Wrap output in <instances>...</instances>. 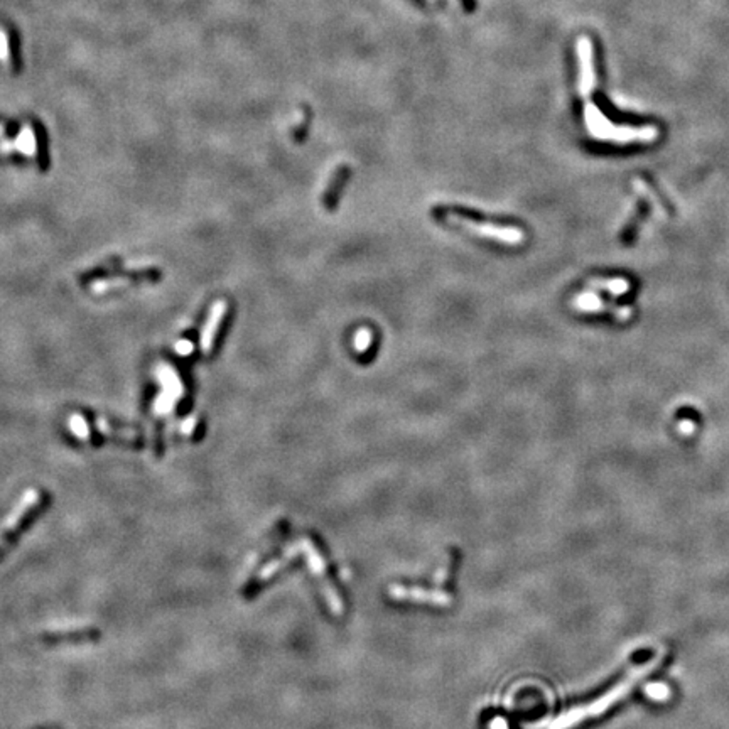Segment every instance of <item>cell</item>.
Returning <instances> with one entry per match:
<instances>
[{
	"label": "cell",
	"instance_id": "cell-18",
	"mask_svg": "<svg viewBox=\"0 0 729 729\" xmlns=\"http://www.w3.org/2000/svg\"><path fill=\"white\" fill-rule=\"evenodd\" d=\"M679 429H681L682 434L689 436V434L694 432V423H691V420H682V423L679 424Z\"/></svg>",
	"mask_w": 729,
	"mask_h": 729
},
{
	"label": "cell",
	"instance_id": "cell-6",
	"mask_svg": "<svg viewBox=\"0 0 729 729\" xmlns=\"http://www.w3.org/2000/svg\"><path fill=\"white\" fill-rule=\"evenodd\" d=\"M101 633L97 626H73V628L46 630L41 633V642L46 645H61V643H93L100 640Z\"/></svg>",
	"mask_w": 729,
	"mask_h": 729
},
{
	"label": "cell",
	"instance_id": "cell-8",
	"mask_svg": "<svg viewBox=\"0 0 729 729\" xmlns=\"http://www.w3.org/2000/svg\"><path fill=\"white\" fill-rule=\"evenodd\" d=\"M225 313H227V304H225L223 301L213 304L211 311H210V316H208V319H206V325H204L201 336H199V346H201L203 353H210L211 351L213 343H215V338H216V333H218L221 321H223V318H225Z\"/></svg>",
	"mask_w": 729,
	"mask_h": 729
},
{
	"label": "cell",
	"instance_id": "cell-3",
	"mask_svg": "<svg viewBox=\"0 0 729 729\" xmlns=\"http://www.w3.org/2000/svg\"><path fill=\"white\" fill-rule=\"evenodd\" d=\"M49 503H51V498L43 490H32L26 495L14 517L10 518V522L0 534V560L9 554L12 547L19 542L20 535L34 523V520L46 511Z\"/></svg>",
	"mask_w": 729,
	"mask_h": 729
},
{
	"label": "cell",
	"instance_id": "cell-4",
	"mask_svg": "<svg viewBox=\"0 0 729 729\" xmlns=\"http://www.w3.org/2000/svg\"><path fill=\"white\" fill-rule=\"evenodd\" d=\"M155 375L161 385V394L154 400V412L157 416H164L173 411L174 404L183 397V383L169 364H159Z\"/></svg>",
	"mask_w": 729,
	"mask_h": 729
},
{
	"label": "cell",
	"instance_id": "cell-13",
	"mask_svg": "<svg viewBox=\"0 0 729 729\" xmlns=\"http://www.w3.org/2000/svg\"><path fill=\"white\" fill-rule=\"evenodd\" d=\"M643 692H645V695H649L650 699L657 700V702H663V700H667V699L670 698L669 686H665V684H662V682H649V684H645V687H643Z\"/></svg>",
	"mask_w": 729,
	"mask_h": 729
},
{
	"label": "cell",
	"instance_id": "cell-16",
	"mask_svg": "<svg viewBox=\"0 0 729 729\" xmlns=\"http://www.w3.org/2000/svg\"><path fill=\"white\" fill-rule=\"evenodd\" d=\"M192 348H194V346H192L191 341H187V339H179V341L176 343L174 350H176V353H178V355L187 356V355L192 353Z\"/></svg>",
	"mask_w": 729,
	"mask_h": 729
},
{
	"label": "cell",
	"instance_id": "cell-5",
	"mask_svg": "<svg viewBox=\"0 0 729 729\" xmlns=\"http://www.w3.org/2000/svg\"><path fill=\"white\" fill-rule=\"evenodd\" d=\"M577 64H579V78H577V90L579 97L588 100L596 88V69H595V51H593L591 39L581 36L576 41Z\"/></svg>",
	"mask_w": 729,
	"mask_h": 729
},
{
	"label": "cell",
	"instance_id": "cell-1",
	"mask_svg": "<svg viewBox=\"0 0 729 729\" xmlns=\"http://www.w3.org/2000/svg\"><path fill=\"white\" fill-rule=\"evenodd\" d=\"M658 660H660V657H655V658H652V660L643 663V665H640V667H635V669L630 672L628 675H626L623 681L618 682L616 686H613L611 689H609L608 692H604V694L600 695L597 699L591 700L588 706L574 707V709L564 712L562 716H559V718L552 723V729H569V728L574 726V724L581 723V721L601 716L603 712L608 711L609 707L614 706L618 700L623 699L625 695L633 689L635 684L640 681L643 675H646L650 670H653L655 665L658 663Z\"/></svg>",
	"mask_w": 729,
	"mask_h": 729
},
{
	"label": "cell",
	"instance_id": "cell-2",
	"mask_svg": "<svg viewBox=\"0 0 729 729\" xmlns=\"http://www.w3.org/2000/svg\"><path fill=\"white\" fill-rule=\"evenodd\" d=\"M584 122L589 135L603 142H616V144L643 142V144H649V142L657 141L658 137V129L655 125H614L595 104L588 100L584 105Z\"/></svg>",
	"mask_w": 729,
	"mask_h": 729
},
{
	"label": "cell",
	"instance_id": "cell-21",
	"mask_svg": "<svg viewBox=\"0 0 729 729\" xmlns=\"http://www.w3.org/2000/svg\"><path fill=\"white\" fill-rule=\"evenodd\" d=\"M453 2H458V0H453Z\"/></svg>",
	"mask_w": 729,
	"mask_h": 729
},
{
	"label": "cell",
	"instance_id": "cell-12",
	"mask_svg": "<svg viewBox=\"0 0 729 729\" xmlns=\"http://www.w3.org/2000/svg\"><path fill=\"white\" fill-rule=\"evenodd\" d=\"M68 424H69V429H71V432L75 434L78 439H81V441L90 439V436H92V432H90V425L87 423V419H85L81 413H73V416H69Z\"/></svg>",
	"mask_w": 729,
	"mask_h": 729
},
{
	"label": "cell",
	"instance_id": "cell-11",
	"mask_svg": "<svg viewBox=\"0 0 729 729\" xmlns=\"http://www.w3.org/2000/svg\"><path fill=\"white\" fill-rule=\"evenodd\" d=\"M593 288L596 289H604L608 292H611L613 296H623L625 292H628L630 284L625 278H608V281H593Z\"/></svg>",
	"mask_w": 729,
	"mask_h": 729
},
{
	"label": "cell",
	"instance_id": "cell-14",
	"mask_svg": "<svg viewBox=\"0 0 729 729\" xmlns=\"http://www.w3.org/2000/svg\"><path fill=\"white\" fill-rule=\"evenodd\" d=\"M10 61V48H9V36L6 31L0 29V63L9 64Z\"/></svg>",
	"mask_w": 729,
	"mask_h": 729
},
{
	"label": "cell",
	"instance_id": "cell-7",
	"mask_svg": "<svg viewBox=\"0 0 729 729\" xmlns=\"http://www.w3.org/2000/svg\"><path fill=\"white\" fill-rule=\"evenodd\" d=\"M461 221L465 223L466 228H469L471 232L478 233V235H483V236H488V239L502 240L509 245H517L523 240V233L520 232L518 228H510V227L502 228V227H495V225H488V223H476V221H473L469 218H461Z\"/></svg>",
	"mask_w": 729,
	"mask_h": 729
},
{
	"label": "cell",
	"instance_id": "cell-17",
	"mask_svg": "<svg viewBox=\"0 0 729 729\" xmlns=\"http://www.w3.org/2000/svg\"><path fill=\"white\" fill-rule=\"evenodd\" d=\"M194 425H196V419L194 417H190V419H186L181 425V431L183 434H191L192 431H194Z\"/></svg>",
	"mask_w": 729,
	"mask_h": 729
},
{
	"label": "cell",
	"instance_id": "cell-20",
	"mask_svg": "<svg viewBox=\"0 0 729 729\" xmlns=\"http://www.w3.org/2000/svg\"><path fill=\"white\" fill-rule=\"evenodd\" d=\"M500 729H505V724H503V723H500Z\"/></svg>",
	"mask_w": 729,
	"mask_h": 729
},
{
	"label": "cell",
	"instance_id": "cell-9",
	"mask_svg": "<svg viewBox=\"0 0 729 729\" xmlns=\"http://www.w3.org/2000/svg\"><path fill=\"white\" fill-rule=\"evenodd\" d=\"M12 142H14V149L26 157H34L38 154V141H36V132L31 125H24L15 141Z\"/></svg>",
	"mask_w": 729,
	"mask_h": 729
},
{
	"label": "cell",
	"instance_id": "cell-15",
	"mask_svg": "<svg viewBox=\"0 0 729 729\" xmlns=\"http://www.w3.org/2000/svg\"><path fill=\"white\" fill-rule=\"evenodd\" d=\"M371 341V333L368 330H360L358 333H356V339H355V348L358 351H364L368 348V345H370Z\"/></svg>",
	"mask_w": 729,
	"mask_h": 729
},
{
	"label": "cell",
	"instance_id": "cell-19",
	"mask_svg": "<svg viewBox=\"0 0 729 729\" xmlns=\"http://www.w3.org/2000/svg\"><path fill=\"white\" fill-rule=\"evenodd\" d=\"M3 132H6V127H3L2 124H0V137H2Z\"/></svg>",
	"mask_w": 729,
	"mask_h": 729
},
{
	"label": "cell",
	"instance_id": "cell-10",
	"mask_svg": "<svg viewBox=\"0 0 729 729\" xmlns=\"http://www.w3.org/2000/svg\"><path fill=\"white\" fill-rule=\"evenodd\" d=\"M572 304H574L576 309L583 311V313H603L606 309V304L595 292L577 294Z\"/></svg>",
	"mask_w": 729,
	"mask_h": 729
}]
</instances>
